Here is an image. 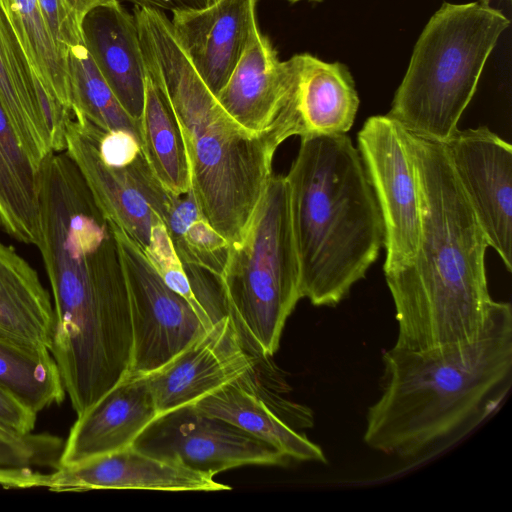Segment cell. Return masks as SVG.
I'll return each instance as SVG.
<instances>
[{"mask_svg":"<svg viewBox=\"0 0 512 512\" xmlns=\"http://www.w3.org/2000/svg\"><path fill=\"white\" fill-rule=\"evenodd\" d=\"M172 14L175 41L216 96L259 28L256 0H214L206 7Z\"/></svg>","mask_w":512,"mask_h":512,"instance_id":"obj_15","label":"cell"},{"mask_svg":"<svg viewBox=\"0 0 512 512\" xmlns=\"http://www.w3.org/2000/svg\"><path fill=\"white\" fill-rule=\"evenodd\" d=\"M139 130L142 153L155 177L170 193L186 194L191 178L180 128L165 94L147 71Z\"/></svg>","mask_w":512,"mask_h":512,"instance_id":"obj_24","label":"cell"},{"mask_svg":"<svg viewBox=\"0 0 512 512\" xmlns=\"http://www.w3.org/2000/svg\"><path fill=\"white\" fill-rule=\"evenodd\" d=\"M63 445L49 434L0 438V485L4 488L44 487L45 467L57 468Z\"/></svg>","mask_w":512,"mask_h":512,"instance_id":"obj_28","label":"cell"},{"mask_svg":"<svg viewBox=\"0 0 512 512\" xmlns=\"http://www.w3.org/2000/svg\"><path fill=\"white\" fill-rule=\"evenodd\" d=\"M80 27L83 44L96 67L124 110L139 122L146 66L134 15L115 1L91 9Z\"/></svg>","mask_w":512,"mask_h":512,"instance_id":"obj_19","label":"cell"},{"mask_svg":"<svg viewBox=\"0 0 512 512\" xmlns=\"http://www.w3.org/2000/svg\"><path fill=\"white\" fill-rule=\"evenodd\" d=\"M40 168L23 148L0 102V225L14 239L37 245Z\"/></svg>","mask_w":512,"mask_h":512,"instance_id":"obj_23","label":"cell"},{"mask_svg":"<svg viewBox=\"0 0 512 512\" xmlns=\"http://www.w3.org/2000/svg\"><path fill=\"white\" fill-rule=\"evenodd\" d=\"M134 6L169 11L171 13L181 10L200 9L206 7L214 0H126Z\"/></svg>","mask_w":512,"mask_h":512,"instance_id":"obj_32","label":"cell"},{"mask_svg":"<svg viewBox=\"0 0 512 512\" xmlns=\"http://www.w3.org/2000/svg\"><path fill=\"white\" fill-rule=\"evenodd\" d=\"M47 94L72 112L67 56L51 36L37 0H1Z\"/></svg>","mask_w":512,"mask_h":512,"instance_id":"obj_25","label":"cell"},{"mask_svg":"<svg viewBox=\"0 0 512 512\" xmlns=\"http://www.w3.org/2000/svg\"><path fill=\"white\" fill-rule=\"evenodd\" d=\"M488 245L512 270V147L485 126L457 129L443 142Z\"/></svg>","mask_w":512,"mask_h":512,"instance_id":"obj_11","label":"cell"},{"mask_svg":"<svg viewBox=\"0 0 512 512\" xmlns=\"http://www.w3.org/2000/svg\"><path fill=\"white\" fill-rule=\"evenodd\" d=\"M216 98L243 128L256 133L303 136L289 60L281 61L270 39L257 28Z\"/></svg>","mask_w":512,"mask_h":512,"instance_id":"obj_12","label":"cell"},{"mask_svg":"<svg viewBox=\"0 0 512 512\" xmlns=\"http://www.w3.org/2000/svg\"><path fill=\"white\" fill-rule=\"evenodd\" d=\"M217 281L245 341L264 357L274 355L301 299L285 175L271 176L242 240L229 245Z\"/></svg>","mask_w":512,"mask_h":512,"instance_id":"obj_7","label":"cell"},{"mask_svg":"<svg viewBox=\"0 0 512 512\" xmlns=\"http://www.w3.org/2000/svg\"><path fill=\"white\" fill-rule=\"evenodd\" d=\"M53 331V303L38 273L0 240V342L50 351Z\"/></svg>","mask_w":512,"mask_h":512,"instance_id":"obj_20","label":"cell"},{"mask_svg":"<svg viewBox=\"0 0 512 512\" xmlns=\"http://www.w3.org/2000/svg\"><path fill=\"white\" fill-rule=\"evenodd\" d=\"M358 151L384 226V273L409 264L421 238V201L409 132L386 115L369 117Z\"/></svg>","mask_w":512,"mask_h":512,"instance_id":"obj_9","label":"cell"},{"mask_svg":"<svg viewBox=\"0 0 512 512\" xmlns=\"http://www.w3.org/2000/svg\"><path fill=\"white\" fill-rule=\"evenodd\" d=\"M0 3H1V0H0Z\"/></svg>","mask_w":512,"mask_h":512,"instance_id":"obj_37","label":"cell"},{"mask_svg":"<svg viewBox=\"0 0 512 512\" xmlns=\"http://www.w3.org/2000/svg\"><path fill=\"white\" fill-rule=\"evenodd\" d=\"M101 160L111 167H125L141 152L139 140L127 131H101L97 138Z\"/></svg>","mask_w":512,"mask_h":512,"instance_id":"obj_30","label":"cell"},{"mask_svg":"<svg viewBox=\"0 0 512 512\" xmlns=\"http://www.w3.org/2000/svg\"><path fill=\"white\" fill-rule=\"evenodd\" d=\"M136 450L214 476L245 465H285L271 445L193 404L158 414L136 437Z\"/></svg>","mask_w":512,"mask_h":512,"instance_id":"obj_10","label":"cell"},{"mask_svg":"<svg viewBox=\"0 0 512 512\" xmlns=\"http://www.w3.org/2000/svg\"><path fill=\"white\" fill-rule=\"evenodd\" d=\"M133 11L146 71L178 122L201 214L229 245L237 244L273 175L275 152L288 137L239 125L175 41L166 14L138 6Z\"/></svg>","mask_w":512,"mask_h":512,"instance_id":"obj_4","label":"cell"},{"mask_svg":"<svg viewBox=\"0 0 512 512\" xmlns=\"http://www.w3.org/2000/svg\"><path fill=\"white\" fill-rule=\"evenodd\" d=\"M67 62L73 118L103 132L127 131L140 142L139 122L121 106L83 43L68 49Z\"/></svg>","mask_w":512,"mask_h":512,"instance_id":"obj_26","label":"cell"},{"mask_svg":"<svg viewBox=\"0 0 512 512\" xmlns=\"http://www.w3.org/2000/svg\"><path fill=\"white\" fill-rule=\"evenodd\" d=\"M288 1L289 3H297V2H300V1H303V0H286ZM306 1H310V2H322L323 0H306Z\"/></svg>","mask_w":512,"mask_h":512,"instance_id":"obj_35","label":"cell"},{"mask_svg":"<svg viewBox=\"0 0 512 512\" xmlns=\"http://www.w3.org/2000/svg\"><path fill=\"white\" fill-rule=\"evenodd\" d=\"M39 249L54 308L50 353L77 416L129 373L132 325L114 233L68 154L40 167Z\"/></svg>","mask_w":512,"mask_h":512,"instance_id":"obj_1","label":"cell"},{"mask_svg":"<svg viewBox=\"0 0 512 512\" xmlns=\"http://www.w3.org/2000/svg\"><path fill=\"white\" fill-rule=\"evenodd\" d=\"M228 313L173 359L145 375L157 415L193 404L219 387L255 372L256 360Z\"/></svg>","mask_w":512,"mask_h":512,"instance_id":"obj_13","label":"cell"},{"mask_svg":"<svg viewBox=\"0 0 512 512\" xmlns=\"http://www.w3.org/2000/svg\"><path fill=\"white\" fill-rule=\"evenodd\" d=\"M409 138L421 238L409 264L384 274L398 323L394 346L422 350L475 337L493 300L485 269L488 241L443 142L411 132Z\"/></svg>","mask_w":512,"mask_h":512,"instance_id":"obj_2","label":"cell"},{"mask_svg":"<svg viewBox=\"0 0 512 512\" xmlns=\"http://www.w3.org/2000/svg\"><path fill=\"white\" fill-rule=\"evenodd\" d=\"M37 1L51 36L67 56L68 49L83 43L80 21L65 0Z\"/></svg>","mask_w":512,"mask_h":512,"instance_id":"obj_29","label":"cell"},{"mask_svg":"<svg viewBox=\"0 0 512 512\" xmlns=\"http://www.w3.org/2000/svg\"><path fill=\"white\" fill-rule=\"evenodd\" d=\"M156 416V406L145 376H127L77 416L57 467L79 465L132 446Z\"/></svg>","mask_w":512,"mask_h":512,"instance_id":"obj_17","label":"cell"},{"mask_svg":"<svg viewBox=\"0 0 512 512\" xmlns=\"http://www.w3.org/2000/svg\"><path fill=\"white\" fill-rule=\"evenodd\" d=\"M491 0H479L478 3L482 6H489Z\"/></svg>","mask_w":512,"mask_h":512,"instance_id":"obj_36","label":"cell"},{"mask_svg":"<svg viewBox=\"0 0 512 512\" xmlns=\"http://www.w3.org/2000/svg\"><path fill=\"white\" fill-rule=\"evenodd\" d=\"M288 60L303 136L346 134L353 126L360 103L348 67L340 62H325L309 53L295 54Z\"/></svg>","mask_w":512,"mask_h":512,"instance_id":"obj_22","label":"cell"},{"mask_svg":"<svg viewBox=\"0 0 512 512\" xmlns=\"http://www.w3.org/2000/svg\"><path fill=\"white\" fill-rule=\"evenodd\" d=\"M0 102L34 164L65 149L72 112L50 97L0 3Z\"/></svg>","mask_w":512,"mask_h":512,"instance_id":"obj_14","label":"cell"},{"mask_svg":"<svg viewBox=\"0 0 512 512\" xmlns=\"http://www.w3.org/2000/svg\"><path fill=\"white\" fill-rule=\"evenodd\" d=\"M118 0H65L71 10L81 23L82 18L91 9L108 3H113Z\"/></svg>","mask_w":512,"mask_h":512,"instance_id":"obj_33","label":"cell"},{"mask_svg":"<svg viewBox=\"0 0 512 512\" xmlns=\"http://www.w3.org/2000/svg\"><path fill=\"white\" fill-rule=\"evenodd\" d=\"M510 20L478 2H444L414 46L388 116L411 133L445 142L472 100L484 65Z\"/></svg>","mask_w":512,"mask_h":512,"instance_id":"obj_6","label":"cell"},{"mask_svg":"<svg viewBox=\"0 0 512 512\" xmlns=\"http://www.w3.org/2000/svg\"><path fill=\"white\" fill-rule=\"evenodd\" d=\"M381 395L364 442L412 458L496 406L512 380V311L493 301L472 339L422 350L393 346L382 357Z\"/></svg>","mask_w":512,"mask_h":512,"instance_id":"obj_3","label":"cell"},{"mask_svg":"<svg viewBox=\"0 0 512 512\" xmlns=\"http://www.w3.org/2000/svg\"><path fill=\"white\" fill-rule=\"evenodd\" d=\"M254 373L219 387L193 405L199 411L227 421L271 445L289 460L325 463L322 449L295 431L268 404Z\"/></svg>","mask_w":512,"mask_h":512,"instance_id":"obj_21","label":"cell"},{"mask_svg":"<svg viewBox=\"0 0 512 512\" xmlns=\"http://www.w3.org/2000/svg\"><path fill=\"white\" fill-rule=\"evenodd\" d=\"M101 130L73 117L67 122L65 152L80 171L98 209L112 225L123 230L145 251L154 226L163 222L127 167H111L100 158Z\"/></svg>","mask_w":512,"mask_h":512,"instance_id":"obj_16","label":"cell"},{"mask_svg":"<svg viewBox=\"0 0 512 512\" xmlns=\"http://www.w3.org/2000/svg\"><path fill=\"white\" fill-rule=\"evenodd\" d=\"M36 417L37 414L0 387V426L15 435L23 436L32 433Z\"/></svg>","mask_w":512,"mask_h":512,"instance_id":"obj_31","label":"cell"},{"mask_svg":"<svg viewBox=\"0 0 512 512\" xmlns=\"http://www.w3.org/2000/svg\"><path fill=\"white\" fill-rule=\"evenodd\" d=\"M285 178L301 298L335 306L384 245L381 213L359 151L346 134L302 136Z\"/></svg>","mask_w":512,"mask_h":512,"instance_id":"obj_5","label":"cell"},{"mask_svg":"<svg viewBox=\"0 0 512 512\" xmlns=\"http://www.w3.org/2000/svg\"><path fill=\"white\" fill-rule=\"evenodd\" d=\"M18 437H21V436L15 435V434L9 432L8 430H6L5 428H3L2 426H0V438L15 439V438H18Z\"/></svg>","mask_w":512,"mask_h":512,"instance_id":"obj_34","label":"cell"},{"mask_svg":"<svg viewBox=\"0 0 512 512\" xmlns=\"http://www.w3.org/2000/svg\"><path fill=\"white\" fill-rule=\"evenodd\" d=\"M109 224L130 304L132 352L127 376L141 377L168 363L206 333L216 320L168 287L138 243Z\"/></svg>","mask_w":512,"mask_h":512,"instance_id":"obj_8","label":"cell"},{"mask_svg":"<svg viewBox=\"0 0 512 512\" xmlns=\"http://www.w3.org/2000/svg\"><path fill=\"white\" fill-rule=\"evenodd\" d=\"M214 476L146 455L132 446L88 462L57 467L46 486L53 491L140 489L162 491H224L231 487Z\"/></svg>","mask_w":512,"mask_h":512,"instance_id":"obj_18","label":"cell"},{"mask_svg":"<svg viewBox=\"0 0 512 512\" xmlns=\"http://www.w3.org/2000/svg\"><path fill=\"white\" fill-rule=\"evenodd\" d=\"M0 387L38 414L66 395L59 368L49 350L30 351L0 342Z\"/></svg>","mask_w":512,"mask_h":512,"instance_id":"obj_27","label":"cell"}]
</instances>
